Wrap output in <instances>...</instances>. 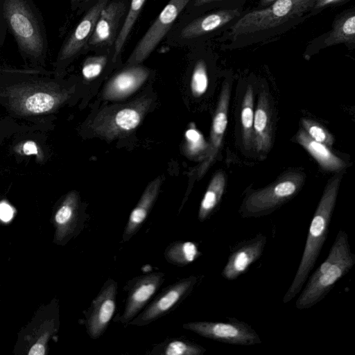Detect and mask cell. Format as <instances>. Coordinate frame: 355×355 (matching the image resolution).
I'll return each instance as SVG.
<instances>
[{
    "mask_svg": "<svg viewBox=\"0 0 355 355\" xmlns=\"http://www.w3.org/2000/svg\"><path fill=\"white\" fill-rule=\"evenodd\" d=\"M6 27L21 54L41 61L49 43L43 16L33 0H0V33Z\"/></svg>",
    "mask_w": 355,
    "mask_h": 355,
    "instance_id": "cell-1",
    "label": "cell"
},
{
    "mask_svg": "<svg viewBox=\"0 0 355 355\" xmlns=\"http://www.w3.org/2000/svg\"><path fill=\"white\" fill-rule=\"evenodd\" d=\"M342 175L328 183L323 191L309 225L302 258L294 279L286 292L283 302H291L303 288L318 259L329 234Z\"/></svg>",
    "mask_w": 355,
    "mask_h": 355,
    "instance_id": "cell-2",
    "label": "cell"
},
{
    "mask_svg": "<svg viewBox=\"0 0 355 355\" xmlns=\"http://www.w3.org/2000/svg\"><path fill=\"white\" fill-rule=\"evenodd\" d=\"M354 265L355 254L352 251L348 235L340 229L327 258L309 277L295 307L299 310L309 309L322 301Z\"/></svg>",
    "mask_w": 355,
    "mask_h": 355,
    "instance_id": "cell-3",
    "label": "cell"
},
{
    "mask_svg": "<svg viewBox=\"0 0 355 355\" xmlns=\"http://www.w3.org/2000/svg\"><path fill=\"white\" fill-rule=\"evenodd\" d=\"M151 103L150 98L142 97L125 104L105 107L94 117L90 129L96 135L108 141L127 135L139 125Z\"/></svg>",
    "mask_w": 355,
    "mask_h": 355,
    "instance_id": "cell-4",
    "label": "cell"
},
{
    "mask_svg": "<svg viewBox=\"0 0 355 355\" xmlns=\"http://www.w3.org/2000/svg\"><path fill=\"white\" fill-rule=\"evenodd\" d=\"M304 175H286L263 189L249 193L240 208L243 218H257L270 214L291 200L301 189Z\"/></svg>",
    "mask_w": 355,
    "mask_h": 355,
    "instance_id": "cell-5",
    "label": "cell"
},
{
    "mask_svg": "<svg viewBox=\"0 0 355 355\" xmlns=\"http://www.w3.org/2000/svg\"><path fill=\"white\" fill-rule=\"evenodd\" d=\"M315 0H276L267 8L250 12L232 26L240 35L274 28L313 8Z\"/></svg>",
    "mask_w": 355,
    "mask_h": 355,
    "instance_id": "cell-6",
    "label": "cell"
},
{
    "mask_svg": "<svg viewBox=\"0 0 355 355\" xmlns=\"http://www.w3.org/2000/svg\"><path fill=\"white\" fill-rule=\"evenodd\" d=\"M227 322H189L182 327L200 336L224 343L250 346L261 344L262 340L252 327L234 318Z\"/></svg>",
    "mask_w": 355,
    "mask_h": 355,
    "instance_id": "cell-7",
    "label": "cell"
},
{
    "mask_svg": "<svg viewBox=\"0 0 355 355\" xmlns=\"http://www.w3.org/2000/svg\"><path fill=\"white\" fill-rule=\"evenodd\" d=\"M191 0H170L136 45L126 64H139L155 49Z\"/></svg>",
    "mask_w": 355,
    "mask_h": 355,
    "instance_id": "cell-8",
    "label": "cell"
},
{
    "mask_svg": "<svg viewBox=\"0 0 355 355\" xmlns=\"http://www.w3.org/2000/svg\"><path fill=\"white\" fill-rule=\"evenodd\" d=\"M197 282L198 277L192 275L168 286L128 324L144 327L166 315L191 293Z\"/></svg>",
    "mask_w": 355,
    "mask_h": 355,
    "instance_id": "cell-9",
    "label": "cell"
},
{
    "mask_svg": "<svg viewBox=\"0 0 355 355\" xmlns=\"http://www.w3.org/2000/svg\"><path fill=\"white\" fill-rule=\"evenodd\" d=\"M165 279L162 272H153L129 280L123 290L128 295L123 311L116 322L127 326L147 305Z\"/></svg>",
    "mask_w": 355,
    "mask_h": 355,
    "instance_id": "cell-10",
    "label": "cell"
},
{
    "mask_svg": "<svg viewBox=\"0 0 355 355\" xmlns=\"http://www.w3.org/2000/svg\"><path fill=\"white\" fill-rule=\"evenodd\" d=\"M118 283L109 278L89 308L84 311L85 326L90 338H99L107 329L115 309Z\"/></svg>",
    "mask_w": 355,
    "mask_h": 355,
    "instance_id": "cell-11",
    "label": "cell"
},
{
    "mask_svg": "<svg viewBox=\"0 0 355 355\" xmlns=\"http://www.w3.org/2000/svg\"><path fill=\"white\" fill-rule=\"evenodd\" d=\"M108 1L98 0L85 14L62 43L58 56L60 64L71 60L87 47L100 13Z\"/></svg>",
    "mask_w": 355,
    "mask_h": 355,
    "instance_id": "cell-12",
    "label": "cell"
},
{
    "mask_svg": "<svg viewBox=\"0 0 355 355\" xmlns=\"http://www.w3.org/2000/svg\"><path fill=\"white\" fill-rule=\"evenodd\" d=\"M266 242V236L258 233L255 236L234 245L221 272L223 277L234 280L245 272L261 257Z\"/></svg>",
    "mask_w": 355,
    "mask_h": 355,
    "instance_id": "cell-13",
    "label": "cell"
},
{
    "mask_svg": "<svg viewBox=\"0 0 355 355\" xmlns=\"http://www.w3.org/2000/svg\"><path fill=\"white\" fill-rule=\"evenodd\" d=\"M127 11L123 0H114L103 8L95 25L87 47H105L114 44L119 33V24Z\"/></svg>",
    "mask_w": 355,
    "mask_h": 355,
    "instance_id": "cell-14",
    "label": "cell"
},
{
    "mask_svg": "<svg viewBox=\"0 0 355 355\" xmlns=\"http://www.w3.org/2000/svg\"><path fill=\"white\" fill-rule=\"evenodd\" d=\"M230 97V86L226 81L223 85L213 118L208 149L204 160L198 170V178H201L212 164L221 146L227 125Z\"/></svg>",
    "mask_w": 355,
    "mask_h": 355,
    "instance_id": "cell-15",
    "label": "cell"
},
{
    "mask_svg": "<svg viewBox=\"0 0 355 355\" xmlns=\"http://www.w3.org/2000/svg\"><path fill=\"white\" fill-rule=\"evenodd\" d=\"M55 241L65 245L77 236L84 227V218L80 211L76 193H71L58 209L54 216Z\"/></svg>",
    "mask_w": 355,
    "mask_h": 355,
    "instance_id": "cell-16",
    "label": "cell"
},
{
    "mask_svg": "<svg viewBox=\"0 0 355 355\" xmlns=\"http://www.w3.org/2000/svg\"><path fill=\"white\" fill-rule=\"evenodd\" d=\"M149 73L147 68L139 64L128 66L107 82L103 90V98L117 101L128 97L144 84Z\"/></svg>",
    "mask_w": 355,
    "mask_h": 355,
    "instance_id": "cell-17",
    "label": "cell"
},
{
    "mask_svg": "<svg viewBox=\"0 0 355 355\" xmlns=\"http://www.w3.org/2000/svg\"><path fill=\"white\" fill-rule=\"evenodd\" d=\"M162 182V177L158 176L146 187L139 202L129 216L123 234V242L131 239L143 225L157 198Z\"/></svg>",
    "mask_w": 355,
    "mask_h": 355,
    "instance_id": "cell-18",
    "label": "cell"
},
{
    "mask_svg": "<svg viewBox=\"0 0 355 355\" xmlns=\"http://www.w3.org/2000/svg\"><path fill=\"white\" fill-rule=\"evenodd\" d=\"M253 145L258 153H267L272 145L271 112L268 94L259 93L254 114Z\"/></svg>",
    "mask_w": 355,
    "mask_h": 355,
    "instance_id": "cell-19",
    "label": "cell"
},
{
    "mask_svg": "<svg viewBox=\"0 0 355 355\" xmlns=\"http://www.w3.org/2000/svg\"><path fill=\"white\" fill-rule=\"evenodd\" d=\"M239 15L237 10H220L198 17L187 24L180 31V37L193 39L221 28Z\"/></svg>",
    "mask_w": 355,
    "mask_h": 355,
    "instance_id": "cell-20",
    "label": "cell"
},
{
    "mask_svg": "<svg viewBox=\"0 0 355 355\" xmlns=\"http://www.w3.org/2000/svg\"><path fill=\"white\" fill-rule=\"evenodd\" d=\"M295 139L317 161L322 169L340 171L345 166V163L333 153L329 147L311 139L303 128H300Z\"/></svg>",
    "mask_w": 355,
    "mask_h": 355,
    "instance_id": "cell-21",
    "label": "cell"
},
{
    "mask_svg": "<svg viewBox=\"0 0 355 355\" xmlns=\"http://www.w3.org/2000/svg\"><path fill=\"white\" fill-rule=\"evenodd\" d=\"M225 187V176L223 172L216 173L211 178L201 200L198 218L200 222L208 219L216 210Z\"/></svg>",
    "mask_w": 355,
    "mask_h": 355,
    "instance_id": "cell-22",
    "label": "cell"
},
{
    "mask_svg": "<svg viewBox=\"0 0 355 355\" xmlns=\"http://www.w3.org/2000/svg\"><path fill=\"white\" fill-rule=\"evenodd\" d=\"M206 349L187 338H167L155 345L148 354L153 355H202Z\"/></svg>",
    "mask_w": 355,
    "mask_h": 355,
    "instance_id": "cell-23",
    "label": "cell"
},
{
    "mask_svg": "<svg viewBox=\"0 0 355 355\" xmlns=\"http://www.w3.org/2000/svg\"><path fill=\"white\" fill-rule=\"evenodd\" d=\"M355 42V13L347 12L336 19L331 31L324 40L326 46L354 44Z\"/></svg>",
    "mask_w": 355,
    "mask_h": 355,
    "instance_id": "cell-24",
    "label": "cell"
},
{
    "mask_svg": "<svg viewBox=\"0 0 355 355\" xmlns=\"http://www.w3.org/2000/svg\"><path fill=\"white\" fill-rule=\"evenodd\" d=\"M201 254L196 243L180 241L170 243L164 252V257L168 263L180 267L190 264Z\"/></svg>",
    "mask_w": 355,
    "mask_h": 355,
    "instance_id": "cell-25",
    "label": "cell"
},
{
    "mask_svg": "<svg viewBox=\"0 0 355 355\" xmlns=\"http://www.w3.org/2000/svg\"><path fill=\"white\" fill-rule=\"evenodd\" d=\"M254 114L253 89L248 85L243 96L241 112L243 142L247 148H250L253 145Z\"/></svg>",
    "mask_w": 355,
    "mask_h": 355,
    "instance_id": "cell-26",
    "label": "cell"
},
{
    "mask_svg": "<svg viewBox=\"0 0 355 355\" xmlns=\"http://www.w3.org/2000/svg\"><path fill=\"white\" fill-rule=\"evenodd\" d=\"M146 0H131L125 18L114 44L113 60L121 53Z\"/></svg>",
    "mask_w": 355,
    "mask_h": 355,
    "instance_id": "cell-27",
    "label": "cell"
},
{
    "mask_svg": "<svg viewBox=\"0 0 355 355\" xmlns=\"http://www.w3.org/2000/svg\"><path fill=\"white\" fill-rule=\"evenodd\" d=\"M208 144L203 136L195 128H189L184 135V151L185 155L194 159L200 157L203 153L206 155Z\"/></svg>",
    "mask_w": 355,
    "mask_h": 355,
    "instance_id": "cell-28",
    "label": "cell"
},
{
    "mask_svg": "<svg viewBox=\"0 0 355 355\" xmlns=\"http://www.w3.org/2000/svg\"><path fill=\"white\" fill-rule=\"evenodd\" d=\"M209 79L205 62L202 60H198L193 69L190 89L194 97L203 95L208 87Z\"/></svg>",
    "mask_w": 355,
    "mask_h": 355,
    "instance_id": "cell-29",
    "label": "cell"
},
{
    "mask_svg": "<svg viewBox=\"0 0 355 355\" xmlns=\"http://www.w3.org/2000/svg\"><path fill=\"white\" fill-rule=\"evenodd\" d=\"M301 123L303 129L313 140L327 147H331L334 142L333 135L320 123L308 119H302Z\"/></svg>",
    "mask_w": 355,
    "mask_h": 355,
    "instance_id": "cell-30",
    "label": "cell"
},
{
    "mask_svg": "<svg viewBox=\"0 0 355 355\" xmlns=\"http://www.w3.org/2000/svg\"><path fill=\"white\" fill-rule=\"evenodd\" d=\"M54 104L55 99L53 96L44 92H37L30 96L25 103L26 109L35 114L49 111Z\"/></svg>",
    "mask_w": 355,
    "mask_h": 355,
    "instance_id": "cell-31",
    "label": "cell"
},
{
    "mask_svg": "<svg viewBox=\"0 0 355 355\" xmlns=\"http://www.w3.org/2000/svg\"><path fill=\"white\" fill-rule=\"evenodd\" d=\"M107 62L105 55H94L87 58L83 62L82 73L85 79L93 80L102 73Z\"/></svg>",
    "mask_w": 355,
    "mask_h": 355,
    "instance_id": "cell-32",
    "label": "cell"
},
{
    "mask_svg": "<svg viewBox=\"0 0 355 355\" xmlns=\"http://www.w3.org/2000/svg\"><path fill=\"white\" fill-rule=\"evenodd\" d=\"M12 208L6 202L0 203V219L3 222H8L13 216Z\"/></svg>",
    "mask_w": 355,
    "mask_h": 355,
    "instance_id": "cell-33",
    "label": "cell"
},
{
    "mask_svg": "<svg viewBox=\"0 0 355 355\" xmlns=\"http://www.w3.org/2000/svg\"><path fill=\"white\" fill-rule=\"evenodd\" d=\"M23 151L26 155H33L37 153V148L33 141H29L26 142L23 146Z\"/></svg>",
    "mask_w": 355,
    "mask_h": 355,
    "instance_id": "cell-34",
    "label": "cell"
},
{
    "mask_svg": "<svg viewBox=\"0 0 355 355\" xmlns=\"http://www.w3.org/2000/svg\"><path fill=\"white\" fill-rule=\"evenodd\" d=\"M344 0H315L314 5L313 8H321L325 6L334 5Z\"/></svg>",
    "mask_w": 355,
    "mask_h": 355,
    "instance_id": "cell-35",
    "label": "cell"
},
{
    "mask_svg": "<svg viewBox=\"0 0 355 355\" xmlns=\"http://www.w3.org/2000/svg\"><path fill=\"white\" fill-rule=\"evenodd\" d=\"M216 1H219V0H195L194 6H203L205 4L209 3Z\"/></svg>",
    "mask_w": 355,
    "mask_h": 355,
    "instance_id": "cell-36",
    "label": "cell"
},
{
    "mask_svg": "<svg viewBox=\"0 0 355 355\" xmlns=\"http://www.w3.org/2000/svg\"><path fill=\"white\" fill-rule=\"evenodd\" d=\"M87 1H88V0H70V3H71L72 9H75L78 6H80L81 3H83Z\"/></svg>",
    "mask_w": 355,
    "mask_h": 355,
    "instance_id": "cell-37",
    "label": "cell"
},
{
    "mask_svg": "<svg viewBox=\"0 0 355 355\" xmlns=\"http://www.w3.org/2000/svg\"><path fill=\"white\" fill-rule=\"evenodd\" d=\"M275 1H276V0H262L261 3H262V5H267L268 3H271L274 2Z\"/></svg>",
    "mask_w": 355,
    "mask_h": 355,
    "instance_id": "cell-38",
    "label": "cell"
}]
</instances>
